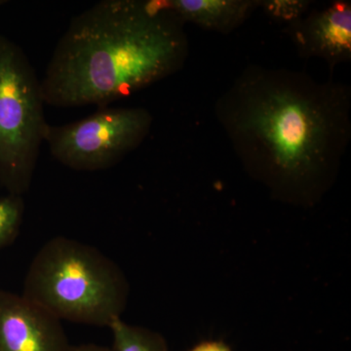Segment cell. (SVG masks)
<instances>
[{
  "mask_svg": "<svg viewBox=\"0 0 351 351\" xmlns=\"http://www.w3.org/2000/svg\"><path fill=\"white\" fill-rule=\"evenodd\" d=\"M25 203L22 196L0 197V249L12 243L22 226Z\"/></svg>",
  "mask_w": 351,
  "mask_h": 351,
  "instance_id": "cell-10",
  "label": "cell"
},
{
  "mask_svg": "<svg viewBox=\"0 0 351 351\" xmlns=\"http://www.w3.org/2000/svg\"><path fill=\"white\" fill-rule=\"evenodd\" d=\"M186 25L164 0H103L78 14L40 80L44 103L100 108L184 68Z\"/></svg>",
  "mask_w": 351,
  "mask_h": 351,
  "instance_id": "cell-2",
  "label": "cell"
},
{
  "mask_svg": "<svg viewBox=\"0 0 351 351\" xmlns=\"http://www.w3.org/2000/svg\"><path fill=\"white\" fill-rule=\"evenodd\" d=\"M302 59H319L332 71L351 61V2L337 0L285 27Z\"/></svg>",
  "mask_w": 351,
  "mask_h": 351,
  "instance_id": "cell-6",
  "label": "cell"
},
{
  "mask_svg": "<svg viewBox=\"0 0 351 351\" xmlns=\"http://www.w3.org/2000/svg\"><path fill=\"white\" fill-rule=\"evenodd\" d=\"M214 112L242 167L274 199L311 208L331 191L351 141L350 85L249 64Z\"/></svg>",
  "mask_w": 351,
  "mask_h": 351,
  "instance_id": "cell-1",
  "label": "cell"
},
{
  "mask_svg": "<svg viewBox=\"0 0 351 351\" xmlns=\"http://www.w3.org/2000/svg\"><path fill=\"white\" fill-rule=\"evenodd\" d=\"M40 80L22 48L0 34V184L22 196L32 186L49 124Z\"/></svg>",
  "mask_w": 351,
  "mask_h": 351,
  "instance_id": "cell-4",
  "label": "cell"
},
{
  "mask_svg": "<svg viewBox=\"0 0 351 351\" xmlns=\"http://www.w3.org/2000/svg\"><path fill=\"white\" fill-rule=\"evenodd\" d=\"M189 351H232L223 341H204L197 343Z\"/></svg>",
  "mask_w": 351,
  "mask_h": 351,
  "instance_id": "cell-12",
  "label": "cell"
},
{
  "mask_svg": "<svg viewBox=\"0 0 351 351\" xmlns=\"http://www.w3.org/2000/svg\"><path fill=\"white\" fill-rule=\"evenodd\" d=\"M61 320L23 295L0 291V351H66Z\"/></svg>",
  "mask_w": 351,
  "mask_h": 351,
  "instance_id": "cell-7",
  "label": "cell"
},
{
  "mask_svg": "<svg viewBox=\"0 0 351 351\" xmlns=\"http://www.w3.org/2000/svg\"><path fill=\"white\" fill-rule=\"evenodd\" d=\"M112 351H169L167 341L159 332L127 324L121 318L113 321Z\"/></svg>",
  "mask_w": 351,
  "mask_h": 351,
  "instance_id": "cell-9",
  "label": "cell"
},
{
  "mask_svg": "<svg viewBox=\"0 0 351 351\" xmlns=\"http://www.w3.org/2000/svg\"><path fill=\"white\" fill-rule=\"evenodd\" d=\"M7 3V1H4V0H0V5H3V4Z\"/></svg>",
  "mask_w": 351,
  "mask_h": 351,
  "instance_id": "cell-14",
  "label": "cell"
},
{
  "mask_svg": "<svg viewBox=\"0 0 351 351\" xmlns=\"http://www.w3.org/2000/svg\"><path fill=\"white\" fill-rule=\"evenodd\" d=\"M184 25L204 31L232 34L260 9L261 0H164Z\"/></svg>",
  "mask_w": 351,
  "mask_h": 351,
  "instance_id": "cell-8",
  "label": "cell"
},
{
  "mask_svg": "<svg viewBox=\"0 0 351 351\" xmlns=\"http://www.w3.org/2000/svg\"><path fill=\"white\" fill-rule=\"evenodd\" d=\"M311 3L306 0H261L260 9L270 19L286 27L302 19L308 12Z\"/></svg>",
  "mask_w": 351,
  "mask_h": 351,
  "instance_id": "cell-11",
  "label": "cell"
},
{
  "mask_svg": "<svg viewBox=\"0 0 351 351\" xmlns=\"http://www.w3.org/2000/svg\"><path fill=\"white\" fill-rule=\"evenodd\" d=\"M129 292L125 274L105 254L58 237L32 260L22 295L57 319L110 327L125 311Z\"/></svg>",
  "mask_w": 351,
  "mask_h": 351,
  "instance_id": "cell-3",
  "label": "cell"
},
{
  "mask_svg": "<svg viewBox=\"0 0 351 351\" xmlns=\"http://www.w3.org/2000/svg\"><path fill=\"white\" fill-rule=\"evenodd\" d=\"M154 117L145 108H100L93 114L62 126L48 127L51 154L69 169H108L135 151L151 133Z\"/></svg>",
  "mask_w": 351,
  "mask_h": 351,
  "instance_id": "cell-5",
  "label": "cell"
},
{
  "mask_svg": "<svg viewBox=\"0 0 351 351\" xmlns=\"http://www.w3.org/2000/svg\"><path fill=\"white\" fill-rule=\"evenodd\" d=\"M66 351H112V350L107 346L89 343V345L69 346Z\"/></svg>",
  "mask_w": 351,
  "mask_h": 351,
  "instance_id": "cell-13",
  "label": "cell"
}]
</instances>
